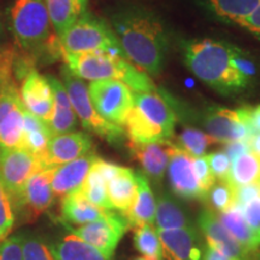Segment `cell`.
<instances>
[{"instance_id": "cell-1", "label": "cell", "mask_w": 260, "mask_h": 260, "mask_svg": "<svg viewBox=\"0 0 260 260\" xmlns=\"http://www.w3.org/2000/svg\"><path fill=\"white\" fill-rule=\"evenodd\" d=\"M111 28L130 63L146 74L160 73L170 40L167 29L153 12L128 6L112 16Z\"/></svg>"}, {"instance_id": "cell-2", "label": "cell", "mask_w": 260, "mask_h": 260, "mask_svg": "<svg viewBox=\"0 0 260 260\" xmlns=\"http://www.w3.org/2000/svg\"><path fill=\"white\" fill-rule=\"evenodd\" d=\"M182 50L187 69L223 95L242 92L252 83L241 68V48L205 38L186 41Z\"/></svg>"}, {"instance_id": "cell-3", "label": "cell", "mask_w": 260, "mask_h": 260, "mask_svg": "<svg viewBox=\"0 0 260 260\" xmlns=\"http://www.w3.org/2000/svg\"><path fill=\"white\" fill-rule=\"evenodd\" d=\"M61 56L71 73L82 80H118L125 83L133 92H155L157 87L149 76L139 68H135L126 58L115 56L104 51L67 53Z\"/></svg>"}, {"instance_id": "cell-4", "label": "cell", "mask_w": 260, "mask_h": 260, "mask_svg": "<svg viewBox=\"0 0 260 260\" xmlns=\"http://www.w3.org/2000/svg\"><path fill=\"white\" fill-rule=\"evenodd\" d=\"M134 93V105L124 126L129 140L139 144L170 142L176 125V112L165 95L155 92Z\"/></svg>"}, {"instance_id": "cell-5", "label": "cell", "mask_w": 260, "mask_h": 260, "mask_svg": "<svg viewBox=\"0 0 260 260\" xmlns=\"http://www.w3.org/2000/svg\"><path fill=\"white\" fill-rule=\"evenodd\" d=\"M10 29L28 56L48 52L61 56L59 39L54 38L44 0H16L9 11Z\"/></svg>"}, {"instance_id": "cell-6", "label": "cell", "mask_w": 260, "mask_h": 260, "mask_svg": "<svg viewBox=\"0 0 260 260\" xmlns=\"http://www.w3.org/2000/svg\"><path fill=\"white\" fill-rule=\"evenodd\" d=\"M58 39L61 51L67 53L104 51L125 58L112 28L105 21L88 12Z\"/></svg>"}, {"instance_id": "cell-7", "label": "cell", "mask_w": 260, "mask_h": 260, "mask_svg": "<svg viewBox=\"0 0 260 260\" xmlns=\"http://www.w3.org/2000/svg\"><path fill=\"white\" fill-rule=\"evenodd\" d=\"M61 79L74 111L80 118L83 128L110 144H121L124 139V129L121 125L107 122L96 112L89 98L88 87L83 80L71 73L67 65L61 68Z\"/></svg>"}, {"instance_id": "cell-8", "label": "cell", "mask_w": 260, "mask_h": 260, "mask_svg": "<svg viewBox=\"0 0 260 260\" xmlns=\"http://www.w3.org/2000/svg\"><path fill=\"white\" fill-rule=\"evenodd\" d=\"M88 93L94 109L104 119L124 125L126 116L134 105V93L125 83L118 80L92 81Z\"/></svg>"}, {"instance_id": "cell-9", "label": "cell", "mask_w": 260, "mask_h": 260, "mask_svg": "<svg viewBox=\"0 0 260 260\" xmlns=\"http://www.w3.org/2000/svg\"><path fill=\"white\" fill-rule=\"evenodd\" d=\"M251 107L239 110H229L224 107L212 106L206 110L203 116L201 125L210 136L218 144H229L233 141H246L253 135L249 124Z\"/></svg>"}, {"instance_id": "cell-10", "label": "cell", "mask_w": 260, "mask_h": 260, "mask_svg": "<svg viewBox=\"0 0 260 260\" xmlns=\"http://www.w3.org/2000/svg\"><path fill=\"white\" fill-rule=\"evenodd\" d=\"M41 159L25 148L0 147V180L11 197L12 204L35 172L42 170Z\"/></svg>"}, {"instance_id": "cell-11", "label": "cell", "mask_w": 260, "mask_h": 260, "mask_svg": "<svg viewBox=\"0 0 260 260\" xmlns=\"http://www.w3.org/2000/svg\"><path fill=\"white\" fill-rule=\"evenodd\" d=\"M128 228V220L122 213L119 214L110 211L105 218L83 224L77 228L68 226V229L71 234L95 247L106 258L111 259Z\"/></svg>"}, {"instance_id": "cell-12", "label": "cell", "mask_w": 260, "mask_h": 260, "mask_svg": "<svg viewBox=\"0 0 260 260\" xmlns=\"http://www.w3.org/2000/svg\"><path fill=\"white\" fill-rule=\"evenodd\" d=\"M53 170L54 168L42 169L29 178L21 195L14 201L15 213L19 209L27 220H32L50 209L54 199L51 184Z\"/></svg>"}, {"instance_id": "cell-13", "label": "cell", "mask_w": 260, "mask_h": 260, "mask_svg": "<svg viewBox=\"0 0 260 260\" xmlns=\"http://www.w3.org/2000/svg\"><path fill=\"white\" fill-rule=\"evenodd\" d=\"M19 94L25 110L47 124L54 106L53 90L47 76H42L35 68L29 70L22 79Z\"/></svg>"}, {"instance_id": "cell-14", "label": "cell", "mask_w": 260, "mask_h": 260, "mask_svg": "<svg viewBox=\"0 0 260 260\" xmlns=\"http://www.w3.org/2000/svg\"><path fill=\"white\" fill-rule=\"evenodd\" d=\"M198 225L205 235L207 246L211 248L218 249L230 258L237 260H253L255 254H253L243 247L226 228L220 222L217 213L209 209L204 210L198 218Z\"/></svg>"}, {"instance_id": "cell-15", "label": "cell", "mask_w": 260, "mask_h": 260, "mask_svg": "<svg viewBox=\"0 0 260 260\" xmlns=\"http://www.w3.org/2000/svg\"><path fill=\"white\" fill-rule=\"evenodd\" d=\"M191 160V155L171 142L170 160L168 165L170 186L175 194L183 199L204 200L205 193L198 183Z\"/></svg>"}, {"instance_id": "cell-16", "label": "cell", "mask_w": 260, "mask_h": 260, "mask_svg": "<svg viewBox=\"0 0 260 260\" xmlns=\"http://www.w3.org/2000/svg\"><path fill=\"white\" fill-rule=\"evenodd\" d=\"M93 141L86 133L71 132L67 134L53 135L48 142L44 158V168H57L65 162L90 153Z\"/></svg>"}, {"instance_id": "cell-17", "label": "cell", "mask_w": 260, "mask_h": 260, "mask_svg": "<svg viewBox=\"0 0 260 260\" xmlns=\"http://www.w3.org/2000/svg\"><path fill=\"white\" fill-rule=\"evenodd\" d=\"M161 255L167 260H201L203 247L197 230L191 228L158 230Z\"/></svg>"}, {"instance_id": "cell-18", "label": "cell", "mask_w": 260, "mask_h": 260, "mask_svg": "<svg viewBox=\"0 0 260 260\" xmlns=\"http://www.w3.org/2000/svg\"><path fill=\"white\" fill-rule=\"evenodd\" d=\"M96 158V155L90 152L83 157L54 168L51 183L54 197L64 198L80 190Z\"/></svg>"}, {"instance_id": "cell-19", "label": "cell", "mask_w": 260, "mask_h": 260, "mask_svg": "<svg viewBox=\"0 0 260 260\" xmlns=\"http://www.w3.org/2000/svg\"><path fill=\"white\" fill-rule=\"evenodd\" d=\"M128 146L130 153L140 162L146 176L152 178L154 182H160L170 160L171 141L152 144L129 141Z\"/></svg>"}, {"instance_id": "cell-20", "label": "cell", "mask_w": 260, "mask_h": 260, "mask_svg": "<svg viewBox=\"0 0 260 260\" xmlns=\"http://www.w3.org/2000/svg\"><path fill=\"white\" fill-rule=\"evenodd\" d=\"M47 79L51 83L54 98L53 112H52L50 121L47 123L48 128H50L52 135L71 133L76 128L77 116L74 111L73 105H71L67 89H65L63 82L54 76L48 75Z\"/></svg>"}, {"instance_id": "cell-21", "label": "cell", "mask_w": 260, "mask_h": 260, "mask_svg": "<svg viewBox=\"0 0 260 260\" xmlns=\"http://www.w3.org/2000/svg\"><path fill=\"white\" fill-rule=\"evenodd\" d=\"M138 177V193L129 210L122 212L128 220L129 226L138 228L142 224H154L155 219V199L153 191L148 184L147 176L142 172H136Z\"/></svg>"}, {"instance_id": "cell-22", "label": "cell", "mask_w": 260, "mask_h": 260, "mask_svg": "<svg viewBox=\"0 0 260 260\" xmlns=\"http://www.w3.org/2000/svg\"><path fill=\"white\" fill-rule=\"evenodd\" d=\"M138 193L136 172L129 168L121 167L117 174L107 181V197L112 209L125 212L134 203Z\"/></svg>"}, {"instance_id": "cell-23", "label": "cell", "mask_w": 260, "mask_h": 260, "mask_svg": "<svg viewBox=\"0 0 260 260\" xmlns=\"http://www.w3.org/2000/svg\"><path fill=\"white\" fill-rule=\"evenodd\" d=\"M58 38L87 14L88 0H44Z\"/></svg>"}, {"instance_id": "cell-24", "label": "cell", "mask_w": 260, "mask_h": 260, "mask_svg": "<svg viewBox=\"0 0 260 260\" xmlns=\"http://www.w3.org/2000/svg\"><path fill=\"white\" fill-rule=\"evenodd\" d=\"M60 210L61 217L65 222L76 224V225H83V224L103 219L110 212L89 203L81 193V190L61 198Z\"/></svg>"}, {"instance_id": "cell-25", "label": "cell", "mask_w": 260, "mask_h": 260, "mask_svg": "<svg viewBox=\"0 0 260 260\" xmlns=\"http://www.w3.org/2000/svg\"><path fill=\"white\" fill-rule=\"evenodd\" d=\"M210 14L230 24H239L258 9L260 0H199Z\"/></svg>"}, {"instance_id": "cell-26", "label": "cell", "mask_w": 260, "mask_h": 260, "mask_svg": "<svg viewBox=\"0 0 260 260\" xmlns=\"http://www.w3.org/2000/svg\"><path fill=\"white\" fill-rule=\"evenodd\" d=\"M52 133L48 125L38 117L32 116L25 110L23 126V148L28 149L32 154L41 159L44 165V158L46 154L48 142L52 138Z\"/></svg>"}, {"instance_id": "cell-27", "label": "cell", "mask_w": 260, "mask_h": 260, "mask_svg": "<svg viewBox=\"0 0 260 260\" xmlns=\"http://www.w3.org/2000/svg\"><path fill=\"white\" fill-rule=\"evenodd\" d=\"M51 249L56 260H110L95 247L71 233L51 247Z\"/></svg>"}, {"instance_id": "cell-28", "label": "cell", "mask_w": 260, "mask_h": 260, "mask_svg": "<svg viewBox=\"0 0 260 260\" xmlns=\"http://www.w3.org/2000/svg\"><path fill=\"white\" fill-rule=\"evenodd\" d=\"M154 220L157 230L184 229L193 226L181 205L168 194H161L159 197Z\"/></svg>"}, {"instance_id": "cell-29", "label": "cell", "mask_w": 260, "mask_h": 260, "mask_svg": "<svg viewBox=\"0 0 260 260\" xmlns=\"http://www.w3.org/2000/svg\"><path fill=\"white\" fill-rule=\"evenodd\" d=\"M217 216H218L223 225L226 228L228 232L232 234L247 251L253 253V254H256L260 243L255 237L254 233L252 232V229L247 224L245 217H243L241 210L239 207L235 206L233 209L225 211V212L217 213Z\"/></svg>"}, {"instance_id": "cell-30", "label": "cell", "mask_w": 260, "mask_h": 260, "mask_svg": "<svg viewBox=\"0 0 260 260\" xmlns=\"http://www.w3.org/2000/svg\"><path fill=\"white\" fill-rule=\"evenodd\" d=\"M225 181L235 189L258 183L260 182V158L249 151L234 159Z\"/></svg>"}, {"instance_id": "cell-31", "label": "cell", "mask_w": 260, "mask_h": 260, "mask_svg": "<svg viewBox=\"0 0 260 260\" xmlns=\"http://www.w3.org/2000/svg\"><path fill=\"white\" fill-rule=\"evenodd\" d=\"M80 190L83 197L96 207L105 211H112V205L107 197V182L100 171L94 167V162Z\"/></svg>"}, {"instance_id": "cell-32", "label": "cell", "mask_w": 260, "mask_h": 260, "mask_svg": "<svg viewBox=\"0 0 260 260\" xmlns=\"http://www.w3.org/2000/svg\"><path fill=\"white\" fill-rule=\"evenodd\" d=\"M214 144H218V142L207 133L197 128L186 126L180 133V135L177 136L176 144L174 145L177 146L178 148L183 149L184 152H187L193 158H197L205 155L207 148Z\"/></svg>"}, {"instance_id": "cell-33", "label": "cell", "mask_w": 260, "mask_h": 260, "mask_svg": "<svg viewBox=\"0 0 260 260\" xmlns=\"http://www.w3.org/2000/svg\"><path fill=\"white\" fill-rule=\"evenodd\" d=\"M205 203L214 213H222L236 206V189L226 181H218L205 195Z\"/></svg>"}, {"instance_id": "cell-34", "label": "cell", "mask_w": 260, "mask_h": 260, "mask_svg": "<svg viewBox=\"0 0 260 260\" xmlns=\"http://www.w3.org/2000/svg\"><path fill=\"white\" fill-rule=\"evenodd\" d=\"M134 245L144 256L161 260V245L158 232L152 224L134 228Z\"/></svg>"}, {"instance_id": "cell-35", "label": "cell", "mask_w": 260, "mask_h": 260, "mask_svg": "<svg viewBox=\"0 0 260 260\" xmlns=\"http://www.w3.org/2000/svg\"><path fill=\"white\" fill-rule=\"evenodd\" d=\"M16 213L11 197L0 180V242L9 236L15 225Z\"/></svg>"}, {"instance_id": "cell-36", "label": "cell", "mask_w": 260, "mask_h": 260, "mask_svg": "<svg viewBox=\"0 0 260 260\" xmlns=\"http://www.w3.org/2000/svg\"><path fill=\"white\" fill-rule=\"evenodd\" d=\"M23 260H56L51 247L40 237L23 235Z\"/></svg>"}, {"instance_id": "cell-37", "label": "cell", "mask_w": 260, "mask_h": 260, "mask_svg": "<svg viewBox=\"0 0 260 260\" xmlns=\"http://www.w3.org/2000/svg\"><path fill=\"white\" fill-rule=\"evenodd\" d=\"M0 260H23V235L16 234L0 242Z\"/></svg>"}, {"instance_id": "cell-38", "label": "cell", "mask_w": 260, "mask_h": 260, "mask_svg": "<svg viewBox=\"0 0 260 260\" xmlns=\"http://www.w3.org/2000/svg\"><path fill=\"white\" fill-rule=\"evenodd\" d=\"M191 164H193V170L195 176H197L198 183H199L201 190L206 195L207 191L211 189V187L216 183V178L211 172L209 161H207L206 157L203 155V157L193 158Z\"/></svg>"}, {"instance_id": "cell-39", "label": "cell", "mask_w": 260, "mask_h": 260, "mask_svg": "<svg viewBox=\"0 0 260 260\" xmlns=\"http://www.w3.org/2000/svg\"><path fill=\"white\" fill-rule=\"evenodd\" d=\"M209 161L211 172L214 178L218 181H225L228 174H229L230 167H232V160L228 157L224 151L212 152V153L205 155Z\"/></svg>"}, {"instance_id": "cell-40", "label": "cell", "mask_w": 260, "mask_h": 260, "mask_svg": "<svg viewBox=\"0 0 260 260\" xmlns=\"http://www.w3.org/2000/svg\"><path fill=\"white\" fill-rule=\"evenodd\" d=\"M245 217L247 224L254 233V235L260 243V195L248 201L242 206H237Z\"/></svg>"}, {"instance_id": "cell-41", "label": "cell", "mask_w": 260, "mask_h": 260, "mask_svg": "<svg viewBox=\"0 0 260 260\" xmlns=\"http://www.w3.org/2000/svg\"><path fill=\"white\" fill-rule=\"evenodd\" d=\"M260 195V182L236 188V206H242Z\"/></svg>"}, {"instance_id": "cell-42", "label": "cell", "mask_w": 260, "mask_h": 260, "mask_svg": "<svg viewBox=\"0 0 260 260\" xmlns=\"http://www.w3.org/2000/svg\"><path fill=\"white\" fill-rule=\"evenodd\" d=\"M241 27L260 40V5L253 14L241 23Z\"/></svg>"}, {"instance_id": "cell-43", "label": "cell", "mask_w": 260, "mask_h": 260, "mask_svg": "<svg viewBox=\"0 0 260 260\" xmlns=\"http://www.w3.org/2000/svg\"><path fill=\"white\" fill-rule=\"evenodd\" d=\"M251 149H249L248 142L246 141H233L229 142V144H225V146H224V152H225L232 161L234 159H236L241 154L247 153Z\"/></svg>"}, {"instance_id": "cell-44", "label": "cell", "mask_w": 260, "mask_h": 260, "mask_svg": "<svg viewBox=\"0 0 260 260\" xmlns=\"http://www.w3.org/2000/svg\"><path fill=\"white\" fill-rule=\"evenodd\" d=\"M249 124H251L253 134L260 133V104L249 111Z\"/></svg>"}, {"instance_id": "cell-45", "label": "cell", "mask_w": 260, "mask_h": 260, "mask_svg": "<svg viewBox=\"0 0 260 260\" xmlns=\"http://www.w3.org/2000/svg\"><path fill=\"white\" fill-rule=\"evenodd\" d=\"M203 260H237L234 258H230L226 254H224L218 249L211 248V247L207 246L206 251L204 253V259Z\"/></svg>"}, {"instance_id": "cell-46", "label": "cell", "mask_w": 260, "mask_h": 260, "mask_svg": "<svg viewBox=\"0 0 260 260\" xmlns=\"http://www.w3.org/2000/svg\"><path fill=\"white\" fill-rule=\"evenodd\" d=\"M248 146L251 152H253V153L260 158V133H255V134H253L249 138Z\"/></svg>"}, {"instance_id": "cell-47", "label": "cell", "mask_w": 260, "mask_h": 260, "mask_svg": "<svg viewBox=\"0 0 260 260\" xmlns=\"http://www.w3.org/2000/svg\"><path fill=\"white\" fill-rule=\"evenodd\" d=\"M134 260H157V259L149 258V256H140V258H136Z\"/></svg>"}, {"instance_id": "cell-48", "label": "cell", "mask_w": 260, "mask_h": 260, "mask_svg": "<svg viewBox=\"0 0 260 260\" xmlns=\"http://www.w3.org/2000/svg\"><path fill=\"white\" fill-rule=\"evenodd\" d=\"M0 32H2V22H0Z\"/></svg>"}]
</instances>
